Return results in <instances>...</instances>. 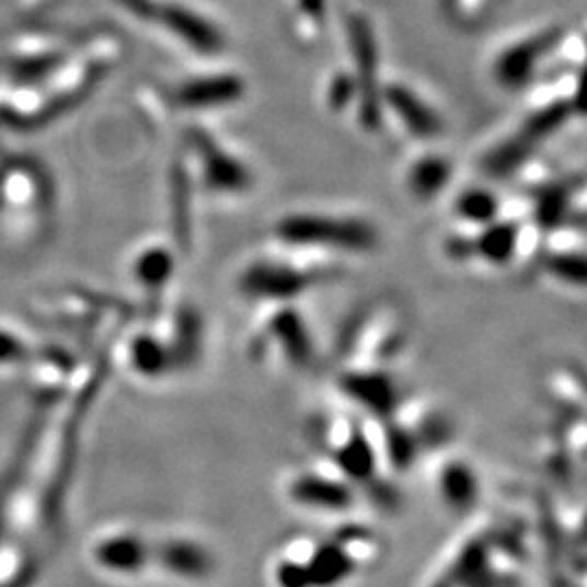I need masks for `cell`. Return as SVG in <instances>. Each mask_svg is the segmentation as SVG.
Segmentation results:
<instances>
[{
  "mask_svg": "<svg viewBox=\"0 0 587 587\" xmlns=\"http://www.w3.org/2000/svg\"><path fill=\"white\" fill-rule=\"evenodd\" d=\"M300 7L313 18H320L324 13V0H300Z\"/></svg>",
  "mask_w": 587,
  "mask_h": 587,
  "instance_id": "20",
  "label": "cell"
},
{
  "mask_svg": "<svg viewBox=\"0 0 587 587\" xmlns=\"http://www.w3.org/2000/svg\"><path fill=\"white\" fill-rule=\"evenodd\" d=\"M383 101L392 107L394 116L405 125V129L416 138H438L444 131V123L436 110L425 103L414 90L392 83L383 90Z\"/></svg>",
  "mask_w": 587,
  "mask_h": 587,
  "instance_id": "5",
  "label": "cell"
},
{
  "mask_svg": "<svg viewBox=\"0 0 587 587\" xmlns=\"http://www.w3.org/2000/svg\"><path fill=\"white\" fill-rule=\"evenodd\" d=\"M546 271L566 286L587 288V253H555L546 260Z\"/></svg>",
  "mask_w": 587,
  "mask_h": 587,
  "instance_id": "14",
  "label": "cell"
},
{
  "mask_svg": "<svg viewBox=\"0 0 587 587\" xmlns=\"http://www.w3.org/2000/svg\"><path fill=\"white\" fill-rule=\"evenodd\" d=\"M331 103L335 107H346V103L350 99L357 96V83H355V77H348V74H337L331 83Z\"/></svg>",
  "mask_w": 587,
  "mask_h": 587,
  "instance_id": "17",
  "label": "cell"
},
{
  "mask_svg": "<svg viewBox=\"0 0 587 587\" xmlns=\"http://www.w3.org/2000/svg\"><path fill=\"white\" fill-rule=\"evenodd\" d=\"M450 174H452V168L444 157L429 154V157L418 159L412 165L407 183H410V189L414 196L429 200V198L438 196L441 189L448 185Z\"/></svg>",
  "mask_w": 587,
  "mask_h": 587,
  "instance_id": "9",
  "label": "cell"
},
{
  "mask_svg": "<svg viewBox=\"0 0 587 587\" xmlns=\"http://www.w3.org/2000/svg\"><path fill=\"white\" fill-rule=\"evenodd\" d=\"M339 385L348 399H353L359 407L368 410L375 416H388L396 410L399 392L394 381L385 372L377 370L348 372L342 377Z\"/></svg>",
  "mask_w": 587,
  "mask_h": 587,
  "instance_id": "4",
  "label": "cell"
},
{
  "mask_svg": "<svg viewBox=\"0 0 587 587\" xmlns=\"http://www.w3.org/2000/svg\"><path fill=\"white\" fill-rule=\"evenodd\" d=\"M573 112L587 116V55L579 83H577V92H575V101H573Z\"/></svg>",
  "mask_w": 587,
  "mask_h": 587,
  "instance_id": "19",
  "label": "cell"
},
{
  "mask_svg": "<svg viewBox=\"0 0 587 587\" xmlns=\"http://www.w3.org/2000/svg\"><path fill=\"white\" fill-rule=\"evenodd\" d=\"M557 31H544L505 48L494 64V79L507 90L525 88L538 72L544 55L557 44Z\"/></svg>",
  "mask_w": 587,
  "mask_h": 587,
  "instance_id": "3",
  "label": "cell"
},
{
  "mask_svg": "<svg viewBox=\"0 0 587 587\" xmlns=\"http://www.w3.org/2000/svg\"><path fill=\"white\" fill-rule=\"evenodd\" d=\"M348 46L355 61V83L359 94V120L368 131H377L383 123L381 94L377 83L379 72V50L370 22L364 15H350L348 24Z\"/></svg>",
  "mask_w": 587,
  "mask_h": 587,
  "instance_id": "2",
  "label": "cell"
},
{
  "mask_svg": "<svg viewBox=\"0 0 587 587\" xmlns=\"http://www.w3.org/2000/svg\"><path fill=\"white\" fill-rule=\"evenodd\" d=\"M571 207V192L566 185H549L536 203V218L542 227L551 229L557 227L566 216Z\"/></svg>",
  "mask_w": 587,
  "mask_h": 587,
  "instance_id": "13",
  "label": "cell"
},
{
  "mask_svg": "<svg viewBox=\"0 0 587 587\" xmlns=\"http://www.w3.org/2000/svg\"><path fill=\"white\" fill-rule=\"evenodd\" d=\"M165 22L172 31H176L179 35H185L187 42H192L196 48L209 50L220 44V39H216V33L207 24H203V20H198L185 9H174V7L165 9Z\"/></svg>",
  "mask_w": 587,
  "mask_h": 587,
  "instance_id": "11",
  "label": "cell"
},
{
  "mask_svg": "<svg viewBox=\"0 0 587 587\" xmlns=\"http://www.w3.org/2000/svg\"><path fill=\"white\" fill-rule=\"evenodd\" d=\"M337 461L353 476H368V472L372 470V450L368 441L357 436L337 452Z\"/></svg>",
  "mask_w": 587,
  "mask_h": 587,
  "instance_id": "15",
  "label": "cell"
},
{
  "mask_svg": "<svg viewBox=\"0 0 587 587\" xmlns=\"http://www.w3.org/2000/svg\"><path fill=\"white\" fill-rule=\"evenodd\" d=\"M275 331L279 342L286 346L288 355L298 364H307L311 359V342L300 318L294 311H284L275 320Z\"/></svg>",
  "mask_w": 587,
  "mask_h": 587,
  "instance_id": "12",
  "label": "cell"
},
{
  "mask_svg": "<svg viewBox=\"0 0 587 587\" xmlns=\"http://www.w3.org/2000/svg\"><path fill=\"white\" fill-rule=\"evenodd\" d=\"M388 448H390V454H392L399 463H410V461L414 459V440H412V436H407V434L401 431V429H394V431L390 434Z\"/></svg>",
  "mask_w": 587,
  "mask_h": 587,
  "instance_id": "18",
  "label": "cell"
},
{
  "mask_svg": "<svg viewBox=\"0 0 587 587\" xmlns=\"http://www.w3.org/2000/svg\"><path fill=\"white\" fill-rule=\"evenodd\" d=\"M441 485H444V490L448 492L450 498H457V500L461 498L463 500V498L472 496L474 476H472V472L465 465L454 463V465L446 468V472L441 476Z\"/></svg>",
  "mask_w": 587,
  "mask_h": 587,
  "instance_id": "16",
  "label": "cell"
},
{
  "mask_svg": "<svg viewBox=\"0 0 587 587\" xmlns=\"http://www.w3.org/2000/svg\"><path fill=\"white\" fill-rule=\"evenodd\" d=\"M500 209L498 198L483 187H470L461 192L454 200V211L459 218L472 222V225H490L496 220Z\"/></svg>",
  "mask_w": 587,
  "mask_h": 587,
  "instance_id": "10",
  "label": "cell"
},
{
  "mask_svg": "<svg viewBox=\"0 0 587 587\" xmlns=\"http://www.w3.org/2000/svg\"><path fill=\"white\" fill-rule=\"evenodd\" d=\"M246 288L251 294L271 298H290L304 288V279L288 266L260 264L246 275Z\"/></svg>",
  "mask_w": 587,
  "mask_h": 587,
  "instance_id": "7",
  "label": "cell"
},
{
  "mask_svg": "<svg viewBox=\"0 0 587 587\" xmlns=\"http://www.w3.org/2000/svg\"><path fill=\"white\" fill-rule=\"evenodd\" d=\"M286 242L304 246H329L333 251L366 253L377 246V229L359 218L292 216L279 225Z\"/></svg>",
  "mask_w": 587,
  "mask_h": 587,
  "instance_id": "1",
  "label": "cell"
},
{
  "mask_svg": "<svg viewBox=\"0 0 587 587\" xmlns=\"http://www.w3.org/2000/svg\"><path fill=\"white\" fill-rule=\"evenodd\" d=\"M540 142L525 127H520L516 136L507 138L505 142L490 150L483 165L492 176H509L511 172L520 170L527 163V159L536 152Z\"/></svg>",
  "mask_w": 587,
  "mask_h": 587,
  "instance_id": "6",
  "label": "cell"
},
{
  "mask_svg": "<svg viewBox=\"0 0 587 587\" xmlns=\"http://www.w3.org/2000/svg\"><path fill=\"white\" fill-rule=\"evenodd\" d=\"M520 231L514 222H490L485 225V231L474 240L472 253L481 255L490 264H507L518 249Z\"/></svg>",
  "mask_w": 587,
  "mask_h": 587,
  "instance_id": "8",
  "label": "cell"
}]
</instances>
